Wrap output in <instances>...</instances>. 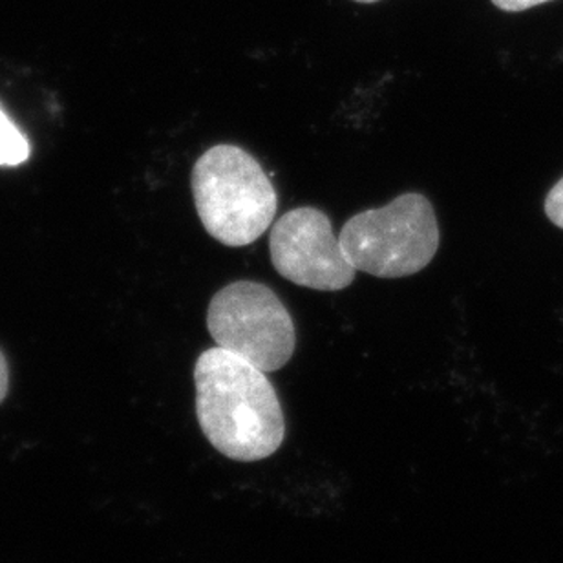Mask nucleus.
Returning a JSON list of instances; mask_svg holds the SVG:
<instances>
[{
    "instance_id": "obj_10",
    "label": "nucleus",
    "mask_w": 563,
    "mask_h": 563,
    "mask_svg": "<svg viewBox=\"0 0 563 563\" xmlns=\"http://www.w3.org/2000/svg\"><path fill=\"white\" fill-rule=\"evenodd\" d=\"M355 2H361V4H374V2H379V0H355Z\"/></svg>"
},
{
    "instance_id": "obj_5",
    "label": "nucleus",
    "mask_w": 563,
    "mask_h": 563,
    "mask_svg": "<svg viewBox=\"0 0 563 563\" xmlns=\"http://www.w3.org/2000/svg\"><path fill=\"white\" fill-rule=\"evenodd\" d=\"M269 253L280 277L317 291L346 289L357 273L333 233L330 218L317 207L286 212L273 225Z\"/></svg>"
},
{
    "instance_id": "obj_7",
    "label": "nucleus",
    "mask_w": 563,
    "mask_h": 563,
    "mask_svg": "<svg viewBox=\"0 0 563 563\" xmlns=\"http://www.w3.org/2000/svg\"><path fill=\"white\" fill-rule=\"evenodd\" d=\"M543 207H545V214H548L549 220L556 228L563 229V178H560L559 184L549 190L545 206Z\"/></svg>"
},
{
    "instance_id": "obj_6",
    "label": "nucleus",
    "mask_w": 563,
    "mask_h": 563,
    "mask_svg": "<svg viewBox=\"0 0 563 563\" xmlns=\"http://www.w3.org/2000/svg\"><path fill=\"white\" fill-rule=\"evenodd\" d=\"M30 141L0 107V165L16 167L30 157Z\"/></svg>"
},
{
    "instance_id": "obj_1",
    "label": "nucleus",
    "mask_w": 563,
    "mask_h": 563,
    "mask_svg": "<svg viewBox=\"0 0 563 563\" xmlns=\"http://www.w3.org/2000/svg\"><path fill=\"white\" fill-rule=\"evenodd\" d=\"M196 418L207 441L229 460L262 461L286 438V419L266 372L217 346L195 364Z\"/></svg>"
},
{
    "instance_id": "obj_8",
    "label": "nucleus",
    "mask_w": 563,
    "mask_h": 563,
    "mask_svg": "<svg viewBox=\"0 0 563 563\" xmlns=\"http://www.w3.org/2000/svg\"><path fill=\"white\" fill-rule=\"evenodd\" d=\"M548 2H553V0H493L496 8L509 11V13H520V11L531 10V8L548 4Z\"/></svg>"
},
{
    "instance_id": "obj_9",
    "label": "nucleus",
    "mask_w": 563,
    "mask_h": 563,
    "mask_svg": "<svg viewBox=\"0 0 563 563\" xmlns=\"http://www.w3.org/2000/svg\"><path fill=\"white\" fill-rule=\"evenodd\" d=\"M8 388H10V368H8L4 353L0 352V405L8 396Z\"/></svg>"
},
{
    "instance_id": "obj_2",
    "label": "nucleus",
    "mask_w": 563,
    "mask_h": 563,
    "mask_svg": "<svg viewBox=\"0 0 563 563\" xmlns=\"http://www.w3.org/2000/svg\"><path fill=\"white\" fill-rule=\"evenodd\" d=\"M196 211L207 233L228 247H245L266 233L277 214L272 179L250 152L211 146L192 167Z\"/></svg>"
},
{
    "instance_id": "obj_4",
    "label": "nucleus",
    "mask_w": 563,
    "mask_h": 563,
    "mask_svg": "<svg viewBox=\"0 0 563 563\" xmlns=\"http://www.w3.org/2000/svg\"><path fill=\"white\" fill-rule=\"evenodd\" d=\"M207 330L217 346L266 374L284 368L297 346L291 314L261 282L239 280L220 289L207 309Z\"/></svg>"
},
{
    "instance_id": "obj_3",
    "label": "nucleus",
    "mask_w": 563,
    "mask_h": 563,
    "mask_svg": "<svg viewBox=\"0 0 563 563\" xmlns=\"http://www.w3.org/2000/svg\"><path fill=\"white\" fill-rule=\"evenodd\" d=\"M433 207L419 192L397 196L388 206L358 212L342 228V250L357 272L402 278L422 272L439 250Z\"/></svg>"
}]
</instances>
